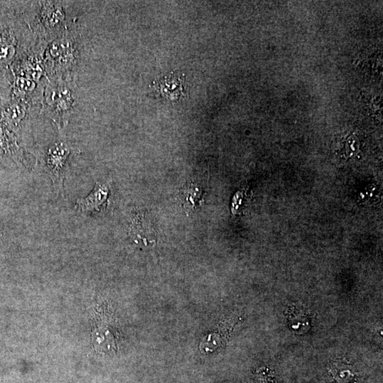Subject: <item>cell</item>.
<instances>
[{"mask_svg":"<svg viewBox=\"0 0 383 383\" xmlns=\"http://www.w3.org/2000/svg\"><path fill=\"white\" fill-rule=\"evenodd\" d=\"M44 66L48 80H72L79 61V49L75 34L65 30L49 43L44 52Z\"/></svg>","mask_w":383,"mask_h":383,"instance_id":"cell-1","label":"cell"},{"mask_svg":"<svg viewBox=\"0 0 383 383\" xmlns=\"http://www.w3.org/2000/svg\"><path fill=\"white\" fill-rule=\"evenodd\" d=\"M75 85L72 80H48L44 91L43 109L62 134L77 104Z\"/></svg>","mask_w":383,"mask_h":383,"instance_id":"cell-2","label":"cell"},{"mask_svg":"<svg viewBox=\"0 0 383 383\" xmlns=\"http://www.w3.org/2000/svg\"><path fill=\"white\" fill-rule=\"evenodd\" d=\"M65 1H41L34 5L31 29L39 40L51 42L67 30Z\"/></svg>","mask_w":383,"mask_h":383,"instance_id":"cell-3","label":"cell"},{"mask_svg":"<svg viewBox=\"0 0 383 383\" xmlns=\"http://www.w3.org/2000/svg\"><path fill=\"white\" fill-rule=\"evenodd\" d=\"M71 146L64 139H58L50 144L48 148L38 157L43 170L48 175L53 182L55 191L65 196L63 182L69 173V161L71 156Z\"/></svg>","mask_w":383,"mask_h":383,"instance_id":"cell-4","label":"cell"},{"mask_svg":"<svg viewBox=\"0 0 383 383\" xmlns=\"http://www.w3.org/2000/svg\"><path fill=\"white\" fill-rule=\"evenodd\" d=\"M110 195V189L107 184L96 183L88 197L78 199L75 208L84 214L103 212L109 206Z\"/></svg>","mask_w":383,"mask_h":383,"instance_id":"cell-5","label":"cell"},{"mask_svg":"<svg viewBox=\"0 0 383 383\" xmlns=\"http://www.w3.org/2000/svg\"><path fill=\"white\" fill-rule=\"evenodd\" d=\"M185 75L172 72L161 79L155 80L150 85V90L158 96L176 101L184 96L183 83Z\"/></svg>","mask_w":383,"mask_h":383,"instance_id":"cell-6","label":"cell"},{"mask_svg":"<svg viewBox=\"0 0 383 383\" xmlns=\"http://www.w3.org/2000/svg\"><path fill=\"white\" fill-rule=\"evenodd\" d=\"M331 377L338 383L351 382L354 377L353 366L343 359H338L331 364L329 369Z\"/></svg>","mask_w":383,"mask_h":383,"instance_id":"cell-7","label":"cell"},{"mask_svg":"<svg viewBox=\"0 0 383 383\" xmlns=\"http://www.w3.org/2000/svg\"><path fill=\"white\" fill-rule=\"evenodd\" d=\"M27 109L24 104H11L4 110V119L11 125L17 126L25 117Z\"/></svg>","mask_w":383,"mask_h":383,"instance_id":"cell-8","label":"cell"},{"mask_svg":"<svg viewBox=\"0 0 383 383\" xmlns=\"http://www.w3.org/2000/svg\"><path fill=\"white\" fill-rule=\"evenodd\" d=\"M0 146L4 149L8 148L11 150L12 153H14L17 158L19 159H22V152L19 150V147L17 146L14 139L8 138L6 134L4 133L2 128L0 127Z\"/></svg>","mask_w":383,"mask_h":383,"instance_id":"cell-9","label":"cell"},{"mask_svg":"<svg viewBox=\"0 0 383 383\" xmlns=\"http://www.w3.org/2000/svg\"><path fill=\"white\" fill-rule=\"evenodd\" d=\"M16 53V48L11 44H0V65L10 63Z\"/></svg>","mask_w":383,"mask_h":383,"instance_id":"cell-10","label":"cell"}]
</instances>
